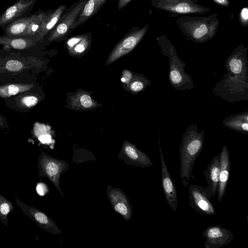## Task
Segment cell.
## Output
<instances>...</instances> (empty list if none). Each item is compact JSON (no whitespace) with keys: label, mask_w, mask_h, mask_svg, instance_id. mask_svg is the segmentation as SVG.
<instances>
[{"label":"cell","mask_w":248,"mask_h":248,"mask_svg":"<svg viewBox=\"0 0 248 248\" xmlns=\"http://www.w3.org/2000/svg\"><path fill=\"white\" fill-rule=\"evenodd\" d=\"M248 47L241 44L228 57L227 72L212 90L215 96L230 103L248 100Z\"/></svg>","instance_id":"1"},{"label":"cell","mask_w":248,"mask_h":248,"mask_svg":"<svg viewBox=\"0 0 248 248\" xmlns=\"http://www.w3.org/2000/svg\"><path fill=\"white\" fill-rule=\"evenodd\" d=\"M205 131H199L196 124H191L182 136L179 148L180 178L186 186L191 179L195 160L202 151Z\"/></svg>","instance_id":"2"},{"label":"cell","mask_w":248,"mask_h":248,"mask_svg":"<svg viewBox=\"0 0 248 248\" xmlns=\"http://www.w3.org/2000/svg\"><path fill=\"white\" fill-rule=\"evenodd\" d=\"M175 22L186 40L200 44L211 40L217 33L219 24L217 13L207 16L182 15Z\"/></svg>","instance_id":"3"},{"label":"cell","mask_w":248,"mask_h":248,"mask_svg":"<svg viewBox=\"0 0 248 248\" xmlns=\"http://www.w3.org/2000/svg\"><path fill=\"white\" fill-rule=\"evenodd\" d=\"M163 55L169 58V78L170 84L176 90L183 91L194 88L192 77L185 72L186 66L178 56L176 50L165 35L156 38Z\"/></svg>","instance_id":"4"},{"label":"cell","mask_w":248,"mask_h":248,"mask_svg":"<svg viewBox=\"0 0 248 248\" xmlns=\"http://www.w3.org/2000/svg\"><path fill=\"white\" fill-rule=\"evenodd\" d=\"M49 11H44L39 9L35 13L16 19L4 27L5 35L33 37L38 39V36Z\"/></svg>","instance_id":"5"},{"label":"cell","mask_w":248,"mask_h":248,"mask_svg":"<svg viewBox=\"0 0 248 248\" xmlns=\"http://www.w3.org/2000/svg\"><path fill=\"white\" fill-rule=\"evenodd\" d=\"M151 2L153 7L174 14L204 15L211 10L197 0H151Z\"/></svg>","instance_id":"6"},{"label":"cell","mask_w":248,"mask_h":248,"mask_svg":"<svg viewBox=\"0 0 248 248\" xmlns=\"http://www.w3.org/2000/svg\"><path fill=\"white\" fill-rule=\"evenodd\" d=\"M88 0H79L65 10L58 23L51 30L48 38L50 42L60 40L72 31L76 18Z\"/></svg>","instance_id":"7"},{"label":"cell","mask_w":248,"mask_h":248,"mask_svg":"<svg viewBox=\"0 0 248 248\" xmlns=\"http://www.w3.org/2000/svg\"><path fill=\"white\" fill-rule=\"evenodd\" d=\"M146 24L141 28H132L114 47L106 63L108 65L130 53L143 38L149 28Z\"/></svg>","instance_id":"8"},{"label":"cell","mask_w":248,"mask_h":248,"mask_svg":"<svg viewBox=\"0 0 248 248\" xmlns=\"http://www.w3.org/2000/svg\"><path fill=\"white\" fill-rule=\"evenodd\" d=\"M38 168L40 176L47 177L63 196L60 187V176L68 168V164L42 152L38 158Z\"/></svg>","instance_id":"9"},{"label":"cell","mask_w":248,"mask_h":248,"mask_svg":"<svg viewBox=\"0 0 248 248\" xmlns=\"http://www.w3.org/2000/svg\"><path fill=\"white\" fill-rule=\"evenodd\" d=\"M189 204L197 213L211 216L216 214L215 209L205 192L204 187L191 185L188 187Z\"/></svg>","instance_id":"10"},{"label":"cell","mask_w":248,"mask_h":248,"mask_svg":"<svg viewBox=\"0 0 248 248\" xmlns=\"http://www.w3.org/2000/svg\"><path fill=\"white\" fill-rule=\"evenodd\" d=\"M17 206L23 213L31 219L41 228L53 234H61V231L55 222L44 213L33 206H29L15 198Z\"/></svg>","instance_id":"11"},{"label":"cell","mask_w":248,"mask_h":248,"mask_svg":"<svg viewBox=\"0 0 248 248\" xmlns=\"http://www.w3.org/2000/svg\"><path fill=\"white\" fill-rule=\"evenodd\" d=\"M202 236L205 238V248H221L233 239V235L229 230L218 225L207 227L202 232Z\"/></svg>","instance_id":"12"},{"label":"cell","mask_w":248,"mask_h":248,"mask_svg":"<svg viewBox=\"0 0 248 248\" xmlns=\"http://www.w3.org/2000/svg\"><path fill=\"white\" fill-rule=\"evenodd\" d=\"M38 0H17L0 15V28L21 17L27 16Z\"/></svg>","instance_id":"13"},{"label":"cell","mask_w":248,"mask_h":248,"mask_svg":"<svg viewBox=\"0 0 248 248\" xmlns=\"http://www.w3.org/2000/svg\"><path fill=\"white\" fill-rule=\"evenodd\" d=\"M159 152L161 162V182L163 192L169 207L175 211L178 206L176 186L168 169L160 146Z\"/></svg>","instance_id":"14"},{"label":"cell","mask_w":248,"mask_h":248,"mask_svg":"<svg viewBox=\"0 0 248 248\" xmlns=\"http://www.w3.org/2000/svg\"><path fill=\"white\" fill-rule=\"evenodd\" d=\"M219 155L220 171L217 192V201L220 202L225 195L230 173V155L228 148L226 145L223 146Z\"/></svg>","instance_id":"15"},{"label":"cell","mask_w":248,"mask_h":248,"mask_svg":"<svg viewBox=\"0 0 248 248\" xmlns=\"http://www.w3.org/2000/svg\"><path fill=\"white\" fill-rule=\"evenodd\" d=\"M108 196L114 209L125 219L129 220L132 215V207L124 193L119 189L108 186Z\"/></svg>","instance_id":"16"},{"label":"cell","mask_w":248,"mask_h":248,"mask_svg":"<svg viewBox=\"0 0 248 248\" xmlns=\"http://www.w3.org/2000/svg\"><path fill=\"white\" fill-rule=\"evenodd\" d=\"M219 171L220 159L219 155H218L212 159L203 174L207 184V186L204 188V190L209 199L213 198L217 193L219 182Z\"/></svg>","instance_id":"17"},{"label":"cell","mask_w":248,"mask_h":248,"mask_svg":"<svg viewBox=\"0 0 248 248\" xmlns=\"http://www.w3.org/2000/svg\"><path fill=\"white\" fill-rule=\"evenodd\" d=\"M123 152L128 161L132 165L142 168L152 166L153 165L147 154L127 141L124 142Z\"/></svg>","instance_id":"18"},{"label":"cell","mask_w":248,"mask_h":248,"mask_svg":"<svg viewBox=\"0 0 248 248\" xmlns=\"http://www.w3.org/2000/svg\"><path fill=\"white\" fill-rule=\"evenodd\" d=\"M107 0H88L76 18L72 31L96 15Z\"/></svg>","instance_id":"19"},{"label":"cell","mask_w":248,"mask_h":248,"mask_svg":"<svg viewBox=\"0 0 248 248\" xmlns=\"http://www.w3.org/2000/svg\"><path fill=\"white\" fill-rule=\"evenodd\" d=\"M40 41L33 37H10L0 35V45L16 49H26L36 45Z\"/></svg>","instance_id":"20"},{"label":"cell","mask_w":248,"mask_h":248,"mask_svg":"<svg viewBox=\"0 0 248 248\" xmlns=\"http://www.w3.org/2000/svg\"><path fill=\"white\" fill-rule=\"evenodd\" d=\"M223 125L231 129L247 135L248 134V111L230 115L222 121Z\"/></svg>","instance_id":"21"},{"label":"cell","mask_w":248,"mask_h":248,"mask_svg":"<svg viewBox=\"0 0 248 248\" xmlns=\"http://www.w3.org/2000/svg\"><path fill=\"white\" fill-rule=\"evenodd\" d=\"M91 40L92 34L91 32H87L72 37L67 40L66 44L70 53L80 54L89 46Z\"/></svg>","instance_id":"22"},{"label":"cell","mask_w":248,"mask_h":248,"mask_svg":"<svg viewBox=\"0 0 248 248\" xmlns=\"http://www.w3.org/2000/svg\"><path fill=\"white\" fill-rule=\"evenodd\" d=\"M66 9V6L62 4L54 10H50L38 37L40 41H41L44 37L51 31Z\"/></svg>","instance_id":"23"},{"label":"cell","mask_w":248,"mask_h":248,"mask_svg":"<svg viewBox=\"0 0 248 248\" xmlns=\"http://www.w3.org/2000/svg\"><path fill=\"white\" fill-rule=\"evenodd\" d=\"M72 108L81 110H87L97 106V102L85 92H79L70 98Z\"/></svg>","instance_id":"24"},{"label":"cell","mask_w":248,"mask_h":248,"mask_svg":"<svg viewBox=\"0 0 248 248\" xmlns=\"http://www.w3.org/2000/svg\"><path fill=\"white\" fill-rule=\"evenodd\" d=\"M31 84H11L0 86V97H7L30 90Z\"/></svg>","instance_id":"25"},{"label":"cell","mask_w":248,"mask_h":248,"mask_svg":"<svg viewBox=\"0 0 248 248\" xmlns=\"http://www.w3.org/2000/svg\"><path fill=\"white\" fill-rule=\"evenodd\" d=\"M14 210L12 203L0 194V221L5 225H8V215Z\"/></svg>","instance_id":"26"},{"label":"cell","mask_w":248,"mask_h":248,"mask_svg":"<svg viewBox=\"0 0 248 248\" xmlns=\"http://www.w3.org/2000/svg\"><path fill=\"white\" fill-rule=\"evenodd\" d=\"M151 84V82L144 76H136L129 84V89L133 92L138 93Z\"/></svg>","instance_id":"27"},{"label":"cell","mask_w":248,"mask_h":248,"mask_svg":"<svg viewBox=\"0 0 248 248\" xmlns=\"http://www.w3.org/2000/svg\"><path fill=\"white\" fill-rule=\"evenodd\" d=\"M37 97L33 95H27L20 99V104L26 108H31L35 106L38 102Z\"/></svg>","instance_id":"28"},{"label":"cell","mask_w":248,"mask_h":248,"mask_svg":"<svg viewBox=\"0 0 248 248\" xmlns=\"http://www.w3.org/2000/svg\"><path fill=\"white\" fill-rule=\"evenodd\" d=\"M22 67V64L19 61L16 60L9 61L6 64L7 69L12 72L18 71L20 70Z\"/></svg>","instance_id":"29"},{"label":"cell","mask_w":248,"mask_h":248,"mask_svg":"<svg viewBox=\"0 0 248 248\" xmlns=\"http://www.w3.org/2000/svg\"><path fill=\"white\" fill-rule=\"evenodd\" d=\"M239 21L243 27H248V8L247 7H244L240 11L239 15Z\"/></svg>","instance_id":"30"},{"label":"cell","mask_w":248,"mask_h":248,"mask_svg":"<svg viewBox=\"0 0 248 248\" xmlns=\"http://www.w3.org/2000/svg\"><path fill=\"white\" fill-rule=\"evenodd\" d=\"M36 191L39 195L44 196L48 192V188L46 184L40 183L37 185Z\"/></svg>","instance_id":"31"},{"label":"cell","mask_w":248,"mask_h":248,"mask_svg":"<svg viewBox=\"0 0 248 248\" xmlns=\"http://www.w3.org/2000/svg\"><path fill=\"white\" fill-rule=\"evenodd\" d=\"M132 74L128 70H124L123 72V77L121 81L124 83H129L132 79Z\"/></svg>","instance_id":"32"},{"label":"cell","mask_w":248,"mask_h":248,"mask_svg":"<svg viewBox=\"0 0 248 248\" xmlns=\"http://www.w3.org/2000/svg\"><path fill=\"white\" fill-rule=\"evenodd\" d=\"M216 4L222 7H228L230 5L229 0H213Z\"/></svg>","instance_id":"33"},{"label":"cell","mask_w":248,"mask_h":248,"mask_svg":"<svg viewBox=\"0 0 248 248\" xmlns=\"http://www.w3.org/2000/svg\"><path fill=\"white\" fill-rule=\"evenodd\" d=\"M131 1V0H119L117 6L118 10H121Z\"/></svg>","instance_id":"34"},{"label":"cell","mask_w":248,"mask_h":248,"mask_svg":"<svg viewBox=\"0 0 248 248\" xmlns=\"http://www.w3.org/2000/svg\"><path fill=\"white\" fill-rule=\"evenodd\" d=\"M40 140L44 143H49L51 141V136L49 135H42L40 138Z\"/></svg>","instance_id":"35"},{"label":"cell","mask_w":248,"mask_h":248,"mask_svg":"<svg viewBox=\"0 0 248 248\" xmlns=\"http://www.w3.org/2000/svg\"><path fill=\"white\" fill-rule=\"evenodd\" d=\"M4 124V118L0 115V127L3 126Z\"/></svg>","instance_id":"36"}]
</instances>
